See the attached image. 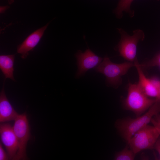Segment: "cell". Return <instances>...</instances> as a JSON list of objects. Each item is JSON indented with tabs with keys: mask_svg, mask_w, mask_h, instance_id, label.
<instances>
[{
	"mask_svg": "<svg viewBox=\"0 0 160 160\" xmlns=\"http://www.w3.org/2000/svg\"><path fill=\"white\" fill-rule=\"evenodd\" d=\"M153 126L155 127L160 135V126L154 123H152Z\"/></svg>",
	"mask_w": 160,
	"mask_h": 160,
	"instance_id": "obj_21",
	"label": "cell"
},
{
	"mask_svg": "<svg viewBox=\"0 0 160 160\" xmlns=\"http://www.w3.org/2000/svg\"><path fill=\"white\" fill-rule=\"evenodd\" d=\"M136 154L130 148L129 146H126L122 150L115 155L114 159L116 160H133Z\"/></svg>",
	"mask_w": 160,
	"mask_h": 160,
	"instance_id": "obj_14",
	"label": "cell"
},
{
	"mask_svg": "<svg viewBox=\"0 0 160 160\" xmlns=\"http://www.w3.org/2000/svg\"><path fill=\"white\" fill-rule=\"evenodd\" d=\"M134 62L135 66L137 69L139 76L138 85L147 97L156 99L158 95V87L159 80L155 78L149 79L146 78L137 58Z\"/></svg>",
	"mask_w": 160,
	"mask_h": 160,
	"instance_id": "obj_9",
	"label": "cell"
},
{
	"mask_svg": "<svg viewBox=\"0 0 160 160\" xmlns=\"http://www.w3.org/2000/svg\"><path fill=\"white\" fill-rule=\"evenodd\" d=\"M151 122L160 126V112L155 115L152 119Z\"/></svg>",
	"mask_w": 160,
	"mask_h": 160,
	"instance_id": "obj_17",
	"label": "cell"
},
{
	"mask_svg": "<svg viewBox=\"0 0 160 160\" xmlns=\"http://www.w3.org/2000/svg\"><path fill=\"white\" fill-rule=\"evenodd\" d=\"M8 6H1L0 7V12L1 13H4L8 8Z\"/></svg>",
	"mask_w": 160,
	"mask_h": 160,
	"instance_id": "obj_19",
	"label": "cell"
},
{
	"mask_svg": "<svg viewBox=\"0 0 160 160\" xmlns=\"http://www.w3.org/2000/svg\"><path fill=\"white\" fill-rule=\"evenodd\" d=\"M160 112V101H156L145 114L136 117L121 119L117 121L116 126L127 143L137 132L151 122L152 119Z\"/></svg>",
	"mask_w": 160,
	"mask_h": 160,
	"instance_id": "obj_1",
	"label": "cell"
},
{
	"mask_svg": "<svg viewBox=\"0 0 160 160\" xmlns=\"http://www.w3.org/2000/svg\"><path fill=\"white\" fill-rule=\"evenodd\" d=\"M77 59L78 70L75 75L77 78L84 75L89 69L98 65L103 60V58L95 55L89 49L84 52L78 50L75 55Z\"/></svg>",
	"mask_w": 160,
	"mask_h": 160,
	"instance_id": "obj_8",
	"label": "cell"
},
{
	"mask_svg": "<svg viewBox=\"0 0 160 160\" xmlns=\"http://www.w3.org/2000/svg\"><path fill=\"white\" fill-rule=\"evenodd\" d=\"M1 142L4 146L9 159L13 160L18 149V144L12 126L9 123L0 124Z\"/></svg>",
	"mask_w": 160,
	"mask_h": 160,
	"instance_id": "obj_7",
	"label": "cell"
},
{
	"mask_svg": "<svg viewBox=\"0 0 160 160\" xmlns=\"http://www.w3.org/2000/svg\"><path fill=\"white\" fill-rule=\"evenodd\" d=\"M140 65L142 68L153 66H158L160 68V53L157 55L150 60Z\"/></svg>",
	"mask_w": 160,
	"mask_h": 160,
	"instance_id": "obj_15",
	"label": "cell"
},
{
	"mask_svg": "<svg viewBox=\"0 0 160 160\" xmlns=\"http://www.w3.org/2000/svg\"><path fill=\"white\" fill-rule=\"evenodd\" d=\"M155 99L147 97L137 84L129 83L128 93L124 105L126 109L132 111L136 117L139 116L155 102Z\"/></svg>",
	"mask_w": 160,
	"mask_h": 160,
	"instance_id": "obj_3",
	"label": "cell"
},
{
	"mask_svg": "<svg viewBox=\"0 0 160 160\" xmlns=\"http://www.w3.org/2000/svg\"><path fill=\"white\" fill-rule=\"evenodd\" d=\"M133 66H135L134 63L131 62L120 64L113 63L106 56L103 61L94 69L97 72L102 73L105 76L108 86L116 88L121 84V76Z\"/></svg>",
	"mask_w": 160,
	"mask_h": 160,
	"instance_id": "obj_2",
	"label": "cell"
},
{
	"mask_svg": "<svg viewBox=\"0 0 160 160\" xmlns=\"http://www.w3.org/2000/svg\"><path fill=\"white\" fill-rule=\"evenodd\" d=\"M118 30L121 36L117 46L120 55L129 62L134 61L137 58L138 43L145 38L144 32L141 29H136L133 31V35H130L121 28H118Z\"/></svg>",
	"mask_w": 160,
	"mask_h": 160,
	"instance_id": "obj_4",
	"label": "cell"
},
{
	"mask_svg": "<svg viewBox=\"0 0 160 160\" xmlns=\"http://www.w3.org/2000/svg\"><path fill=\"white\" fill-rule=\"evenodd\" d=\"M153 148L155 149L159 154L160 159V137H159L156 142Z\"/></svg>",
	"mask_w": 160,
	"mask_h": 160,
	"instance_id": "obj_18",
	"label": "cell"
},
{
	"mask_svg": "<svg viewBox=\"0 0 160 160\" xmlns=\"http://www.w3.org/2000/svg\"><path fill=\"white\" fill-rule=\"evenodd\" d=\"M8 2L9 4H11L13 3L14 2V0H8Z\"/></svg>",
	"mask_w": 160,
	"mask_h": 160,
	"instance_id": "obj_22",
	"label": "cell"
},
{
	"mask_svg": "<svg viewBox=\"0 0 160 160\" xmlns=\"http://www.w3.org/2000/svg\"><path fill=\"white\" fill-rule=\"evenodd\" d=\"M158 97L155 99L156 101H160V80H159L158 85Z\"/></svg>",
	"mask_w": 160,
	"mask_h": 160,
	"instance_id": "obj_20",
	"label": "cell"
},
{
	"mask_svg": "<svg viewBox=\"0 0 160 160\" xmlns=\"http://www.w3.org/2000/svg\"><path fill=\"white\" fill-rule=\"evenodd\" d=\"M50 22L30 34L24 41L19 44L17 48V53L21 55L23 59L26 58L29 52L32 50L39 42L47 28Z\"/></svg>",
	"mask_w": 160,
	"mask_h": 160,
	"instance_id": "obj_10",
	"label": "cell"
},
{
	"mask_svg": "<svg viewBox=\"0 0 160 160\" xmlns=\"http://www.w3.org/2000/svg\"><path fill=\"white\" fill-rule=\"evenodd\" d=\"M2 143L0 142V160L9 159L7 153L4 149Z\"/></svg>",
	"mask_w": 160,
	"mask_h": 160,
	"instance_id": "obj_16",
	"label": "cell"
},
{
	"mask_svg": "<svg viewBox=\"0 0 160 160\" xmlns=\"http://www.w3.org/2000/svg\"><path fill=\"white\" fill-rule=\"evenodd\" d=\"M5 81L0 93V122H7L14 121L19 114L15 110L5 94L4 89Z\"/></svg>",
	"mask_w": 160,
	"mask_h": 160,
	"instance_id": "obj_11",
	"label": "cell"
},
{
	"mask_svg": "<svg viewBox=\"0 0 160 160\" xmlns=\"http://www.w3.org/2000/svg\"><path fill=\"white\" fill-rule=\"evenodd\" d=\"M15 56V55H0V69L5 79L8 78L15 81L13 75Z\"/></svg>",
	"mask_w": 160,
	"mask_h": 160,
	"instance_id": "obj_12",
	"label": "cell"
},
{
	"mask_svg": "<svg viewBox=\"0 0 160 160\" xmlns=\"http://www.w3.org/2000/svg\"><path fill=\"white\" fill-rule=\"evenodd\" d=\"M12 127L18 144V151L13 160L26 159L27 145L31 135L30 126L25 113L19 114L14 120Z\"/></svg>",
	"mask_w": 160,
	"mask_h": 160,
	"instance_id": "obj_6",
	"label": "cell"
},
{
	"mask_svg": "<svg viewBox=\"0 0 160 160\" xmlns=\"http://www.w3.org/2000/svg\"><path fill=\"white\" fill-rule=\"evenodd\" d=\"M134 0H120L117 7L114 11V13L118 18H121L123 12H126L131 17L134 15V13L130 9L131 5Z\"/></svg>",
	"mask_w": 160,
	"mask_h": 160,
	"instance_id": "obj_13",
	"label": "cell"
},
{
	"mask_svg": "<svg viewBox=\"0 0 160 160\" xmlns=\"http://www.w3.org/2000/svg\"><path fill=\"white\" fill-rule=\"evenodd\" d=\"M160 135L153 126L148 124L135 133L127 143L128 145L136 154L142 151L153 148Z\"/></svg>",
	"mask_w": 160,
	"mask_h": 160,
	"instance_id": "obj_5",
	"label": "cell"
}]
</instances>
